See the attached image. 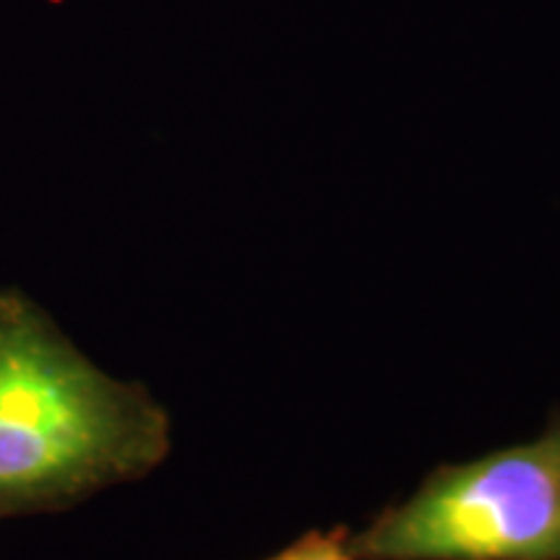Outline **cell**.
<instances>
[{
    "label": "cell",
    "mask_w": 560,
    "mask_h": 560,
    "mask_svg": "<svg viewBox=\"0 0 560 560\" xmlns=\"http://www.w3.org/2000/svg\"><path fill=\"white\" fill-rule=\"evenodd\" d=\"M350 548L361 560H560V433L441 467Z\"/></svg>",
    "instance_id": "7a4b0ae2"
},
{
    "label": "cell",
    "mask_w": 560,
    "mask_h": 560,
    "mask_svg": "<svg viewBox=\"0 0 560 560\" xmlns=\"http://www.w3.org/2000/svg\"><path fill=\"white\" fill-rule=\"evenodd\" d=\"M172 420L91 363L32 296L0 289V522L55 514L166 459Z\"/></svg>",
    "instance_id": "6da1fadb"
},
{
    "label": "cell",
    "mask_w": 560,
    "mask_h": 560,
    "mask_svg": "<svg viewBox=\"0 0 560 560\" xmlns=\"http://www.w3.org/2000/svg\"><path fill=\"white\" fill-rule=\"evenodd\" d=\"M270 560H361L355 556L350 542H346V532H312L304 540L293 542L291 548L278 552Z\"/></svg>",
    "instance_id": "3957f363"
}]
</instances>
